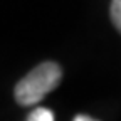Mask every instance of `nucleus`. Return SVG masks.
<instances>
[{"label": "nucleus", "instance_id": "nucleus-1", "mask_svg": "<svg viewBox=\"0 0 121 121\" xmlns=\"http://www.w3.org/2000/svg\"><path fill=\"white\" fill-rule=\"evenodd\" d=\"M62 79V69L57 62L45 60L34 67L15 86V101L20 106H32L42 101L51 91H54Z\"/></svg>", "mask_w": 121, "mask_h": 121}, {"label": "nucleus", "instance_id": "nucleus-2", "mask_svg": "<svg viewBox=\"0 0 121 121\" xmlns=\"http://www.w3.org/2000/svg\"><path fill=\"white\" fill-rule=\"evenodd\" d=\"M25 121H54V113L47 108H35Z\"/></svg>", "mask_w": 121, "mask_h": 121}, {"label": "nucleus", "instance_id": "nucleus-3", "mask_svg": "<svg viewBox=\"0 0 121 121\" xmlns=\"http://www.w3.org/2000/svg\"><path fill=\"white\" fill-rule=\"evenodd\" d=\"M109 15H111V22L114 24V27L121 32V0H111Z\"/></svg>", "mask_w": 121, "mask_h": 121}, {"label": "nucleus", "instance_id": "nucleus-4", "mask_svg": "<svg viewBox=\"0 0 121 121\" xmlns=\"http://www.w3.org/2000/svg\"><path fill=\"white\" fill-rule=\"evenodd\" d=\"M72 121H98V119H94V118H91V116H87V114H78Z\"/></svg>", "mask_w": 121, "mask_h": 121}]
</instances>
